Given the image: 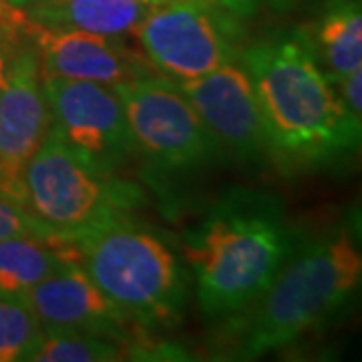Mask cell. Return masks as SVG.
<instances>
[{
  "instance_id": "cell-2",
  "label": "cell",
  "mask_w": 362,
  "mask_h": 362,
  "mask_svg": "<svg viewBox=\"0 0 362 362\" xmlns=\"http://www.w3.org/2000/svg\"><path fill=\"white\" fill-rule=\"evenodd\" d=\"M282 199L232 187L183 235V259L207 318L240 316L258 300L300 244Z\"/></svg>"
},
{
  "instance_id": "cell-23",
  "label": "cell",
  "mask_w": 362,
  "mask_h": 362,
  "mask_svg": "<svg viewBox=\"0 0 362 362\" xmlns=\"http://www.w3.org/2000/svg\"><path fill=\"white\" fill-rule=\"evenodd\" d=\"M143 2H147L149 6H157V4H163V2H168V0H143Z\"/></svg>"
},
{
  "instance_id": "cell-18",
  "label": "cell",
  "mask_w": 362,
  "mask_h": 362,
  "mask_svg": "<svg viewBox=\"0 0 362 362\" xmlns=\"http://www.w3.org/2000/svg\"><path fill=\"white\" fill-rule=\"evenodd\" d=\"M223 8H228L230 13L235 14L238 18L247 21L254 18L264 11H272V13H280V11H288L290 6H294L298 0H218Z\"/></svg>"
},
{
  "instance_id": "cell-13",
  "label": "cell",
  "mask_w": 362,
  "mask_h": 362,
  "mask_svg": "<svg viewBox=\"0 0 362 362\" xmlns=\"http://www.w3.org/2000/svg\"><path fill=\"white\" fill-rule=\"evenodd\" d=\"M81 238L40 230L0 240V296L21 298L69 264H81Z\"/></svg>"
},
{
  "instance_id": "cell-22",
  "label": "cell",
  "mask_w": 362,
  "mask_h": 362,
  "mask_svg": "<svg viewBox=\"0 0 362 362\" xmlns=\"http://www.w3.org/2000/svg\"><path fill=\"white\" fill-rule=\"evenodd\" d=\"M8 6H11V4H8V0H0V18L4 16L6 11H8Z\"/></svg>"
},
{
  "instance_id": "cell-16",
  "label": "cell",
  "mask_w": 362,
  "mask_h": 362,
  "mask_svg": "<svg viewBox=\"0 0 362 362\" xmlns=\"http://www.w3.org/2000/svg\"><path fill=\"white\" fill-rule=\"evenodd\" d=\"M121 358V349L107 334L83 330H45L33 362H111Z\"/></svg>"
},
{
  "instance_id": "cell-9",
  "label": "cell",
  "mask_w": 362,
  "mask_h": 362,
  "mask_svg": "<svg viewBox=\"0 0 362 362\" xmlns=\"http://www.w3.org/2000/svg\"><path fill=\"white\" fill-rule=\"evenodd\" d=\"M177 85L194 105L220 156L240 163H259L274 157L256 93L240 61Z\"/></svg>"
},
{
  "instance_id": "cell-12",
  "label": "cell",
  "mask_w": 362,
  "mask_h": 362,
  "mask_svg": "<svg viewBox=\"0 0 362 362\" xmlns=\"http://www.w3.org/2000/svg\"><path fill=\"white\" fill-rule=\"evenodd\" d=\"M23 300L42 330H83L113 337L131 322L97 288L81 264L57 270L33 286Z\"/></svg>"
},
{
  "instance_id": "cell-4",
  "label": "cell",
  "mask_w": 362,
  "mask_h": 362,
  "mask_svg": "<svg viewBox=\"0 0 362 362\" xmlns=\"http://www.w3.org/2000/svg\"><path fill=\"white\" fill-rule=\"evenodd\" d=\"M81 266L131 320L165 324L185 306L189 276L156 233L111 220L81 238Z\"/></svg>"
},
{
  "instance_id": "cell-5",
  "label": "cell",
  "mask_w": 362,
  "mask_h": 362,
  "mask_svg": "<svg viewBox=\"0 0 362 362\" xmlns=\"http://www.w3.org/2000/svg\"><path fill=\"white\" fill-rule=\"evenodd\" d=\"M133 33L157 71L185 83L238 61L242 18L218 0H168L151 6Z\"/></svg>"
},
{
  "instance_id": "cell-6",
  "label": "cell",
  "mask_w": 362,
  "mask_h": 362,
  "mask_svg": "<svg viewBox=\"0 0 362 362\" xmlns=\"http://www.w3.org/2000/svg\"><path fill=\"white\" fill-rule=\"evenodd\" d=\"M133 149L163 171H189L220 156L194 105L171 78L145 77L117 85Z\"/></svg>"
},
{
  "instance_id": "cell-15",
  "label": "cell",
  "mask_w": 362,
  "mask_h": 362,
  "mask_svg": "<svg viewBox=\"0 0 362 362\" xmlns=\"http://www.w3.org/2000/svg\"><path fill=\"white\" fill-rule=\"evenodd\" d=\"M318 63L332 81L362 66L361 0H330L312 33H306Z\"/></svg>"
},
{
  "instance_id": "cell-17",
  "label": "cell",
  "mask_w": 362,
  "mask_h": 362,
  "mask_svg": "<svg viewBox=\"0 0 362 362\" xmlns=\"http://www.w3.org/2000/svg\"><path fill=\"white\" fill-rule=\"evenodd\" d=\"M45 330L21 298L0 296V362L30 361Z\"/></svg>"
},
{
  "instance_id": "cell-19",
  "label": "cell",
  "mask_w": 362,
  "mask_h": 362,
  "mask_svg": "<svg viewBox=\"0 0 362 362\" xmlns=\"http://www.w3.org/2000/svg\"><path fill=\"white\" fill-rule=\"evenodd\" d=\"M337 90L344 107L354 119L362 121V66L346 73L344 77L334 81Z\"/></svg>"
},
{
  "instance_id": "cell-3",
  "label": "cell",
  "mask_w": 362,
  "mask_h": 362,
  "mask_svg": "<svg viewBox=\"0 0 362 362\" xmlns=\"http://www.w3.org/2000/svg\"><path fill=\"white\" fill-rule=\"evenodd\" d=\"M362 254L346 228L300 240L266 292L247 308L238 354L258 358L334 318L358 292Z\"/></svg>"
},
{
  "instance_id": "cell-8",
  "label": "cell",
  "mask_w": 362,
  "mask_h": 362,
  "mask_svg": "<svg viewBox=\"0 0 362 362\" xmlns=\"http://www.w3.org/2000/svg\"><path fill=\"white\" fill-rule=\"evenodd\" d=\"M40 81L52 129L90 168L101 173L129 156L133 143L115 87L75 78Z\"/></svg>"
},
{
  "instance_id": "cell-10",
  "label": "cell",
  "mask_w": 362,
  "mask_h": 362,
  "mask_svg": "<svg viewBox=\"0 0 362 362\" xmlns=\"http://www.w3.org/2000/svg\"><path fill=\"white\" fill-rule=\"evenodd\" d=\"M51 127L39 59L30 45L14 54L8 83L0 93V195L25 209L26 168Z\"/></svg>"
},
{
  "instance_id": "cell-1",
  "label": "cell",
  "mask_w": 362,
  "mask_h": 362,
  "mask_svg": "<svg viewBox=\"0 0 362 362\" xmlns=\"http://www.w3.org/2000/svg\"><path fill=\"white\" fill-rule=\"evenodd\" d=\"M258 99L272 156L324 165L361 145L362 121L350 115L337 83L320 69L306 30H284L240 51Z\"/></svg>"
},
{
  "instance_id": "cell-21",
  "label": "cell",
  "mask_w": 362,
  "mask_h": 362,
  "mask_svg": "<svg viewBox=\"0 0 362 362\" xmlns=\"http://www.w3.org/2000/svg\"><path fill=\"white\" fill-rule=\"evenodd\" d=\"M39 2H42V0H8V4H13L14 8H21V11L30 8V6H35Z\"/></svg>"
},
{
  "instance_id": "cell-11",
  "label": "cell",
  "mask_w": 362,
  "mask_h": 362,
  "mask_svg": "<svg viewBox=\"0 0 362 362\" xmlns=\"http://www.w3.org/2000/svg\"><path fill=\"white\" fill-rule=\"evenodd\" d=\"M28 42L37 52L40 78L95 81L117 87L147 75L141 61L115 37L30 21Z\"/></svg>"
},
{
  "instance_id": "cell-7",
  "label": "cell",
  "mask_w": 362,
  "mask_h": 362,
  "mask_svg": "<svg viewBox=\"0 0 362 362\" xmlns=\"http://www.w3.org/2000/svg\"><path fill=\"white\" fill-rule=\"evenodd\" d=\"M25 192L28 214L52 232L83 238L115 220L113 189L52 127L26 168Z\"/></svg>"
},
{
  "instance_id": "cell-20",
  "label": "cell",
  "mask_w": 362,
  "mask_h": 362,
  "mask_svg": "<svg viewBox=\"0 0 362 362\" xmlns=\"http://www.w3.org/2000/svg\"><path fill=\"white\" fill-rule=\"evenodd\" d=\"M11 47H14L13 42H8V40L0 37V93L6 87V83H8V75H11V69H13L14 54L18 52L11 49Z\"/></svg>"
},
{
  "instance_id": "cell-14",
  "label": "cell",
  "mask_w": 362,
  "mask_h": 362,
  "mask_svg": "<svg viewBox=\"0 0 362 362\" xmlns=\"http://www.w3.org/2000/svg\"><path fill=\"white\" fill-rule=\"evenodd\" d=\"M149 8L143 0H42L23 13L39 25L119 39L133 33Z\"/></svg>"
}]
</instances>
